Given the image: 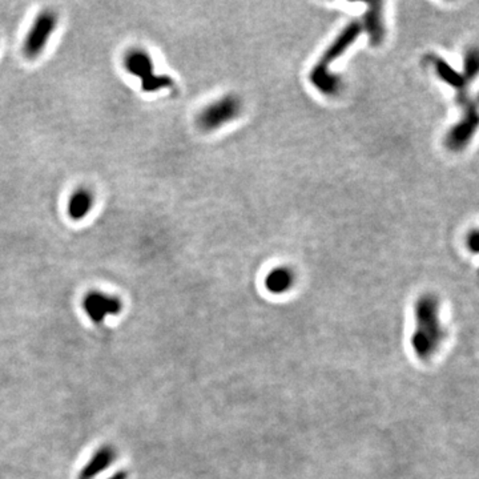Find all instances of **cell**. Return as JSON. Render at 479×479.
I'll return each mask as SVG.
<instances>
[{"label": "cell", "instance_id": "cell-1", "mask_svg": "<svg viewBox=\"0 0 479 479\" xmlns=\"http://www.w3.org/2000/svg\"><path fill=\"white\" fill-rule=\"evenodd\" d=\"M362 31V24L359 21H350L334 39L333 43L324 52L322 58L313 67L309 75L313 85L322 93L332 96L338 93L341 89V80L329 71L331 64L338 59L353 43L357 41Z\"/></svg>", "mask_w": 479, "mask_h": 479}, {"label": "cell", "instance_id": "cell-2", "mask_svg": "<svg viewBox=\"0 0 479 479\" xmlns=\"http://www.w3.org/2000/svg\"><path fill=\"white\" fill-rule=\"evenodd\" d=\"M417 329L413 334L412 344L416 355L427 359L436 353L442 339V328L439 324V302L433 294L422 296L416 304Z\"/></svg>", "mask_w": 479, "mask_h": 479}, {"label": "cell", "instance_id": "cell-3", "mask_svg": "<svg viewBox=\"0 0 479 479\" xmlns=\"http://www.w3.org/2000/svg\"><path fill=\"white\" fill-rule=\"evenodd\" d=\"M432 63L438 76L457 92V103L463 108V118H478L477 102L473 100L469 93L470 83L478 74L479 56L477 49H470L466 52L463 74H458L438 56H432Z\"/></svg>", "mask_w": 479, "mask_h": 479}, {"label": "cell", "instance_id": "cell-4", "mask_svg": "<svg viewBox=\"0 0 479 479\" xmlns=\"http://www.w3.org/2000/svg\"><path fill=\"white\" fill-rule=\"evenodd\" d=\"M125 69L142 80L144 92H157L173 87V80L168 75L155 74V65L151 55L143 48H132L124 56Z\"/></svg>", "mask_w": 479, "mask_h": 479}, {"label": "cell", "instance_id": "cell-5", "mask_svg": "<svg viewBox=\"0 0 479 479\" xmlns=\"http://www.w3.org/2000/svg\"><path fill=\"white\" fill-rule=\"evenodd\" d=\"M58 14L52 10H44L38 15L23 43V55L27 59L34 60L42 55L58 27Z\"/></svg>", "mask_w": 479, "mask_h": 479}, {"label": "cell", "instance_id": "cell-6", "mask_svg": "<svg viewBox=\"0 0 479 479\" xmlns=\"http://www.w3.org/2000/svg\"><path fill=\"white\" fill-rule=\"evenodd\" d=\"M240 99L233 95H228L201 109L197 115L196 124L203 132H212L234 120L240 115Z\"/></svg>", "mask_w": 479, "mask_h": 479}, {"label": "cell", "instance_id": "cell-7", "mask_svg": "<svg viewBox=\"0 0 479 479\" xmlns=\"http://www.w3.org/2000/svg\"><path fill=\"white\" fill-rule=\"evenodd\" d=\"M82 308L95 325H102L109 315H118L122 313L123 302L116 296L93 291L84 296Z\"/></svg>", "mask_w": 479, "mask_h": 479}, {"label": "cell", "instance_id": "cell-8", "mask_svg": "<svg viewBox=\"0 0 479 479\" xmlns=\"http://www.w3.org/2000/svg\"><path fill=\"white\" fill-rule=\"evenodd\" d=\"M478 126V118H462L445 136V146L452 152H462L470 144Z\"/></svg>", "mask_w": 479, "mask_h": 479}, {"label": "cell", "instance_id": "cell-9", "mask_svg": "<svg viewBox=\"0 0 479 479\" xmlns=\"http://www.w3.org/2000/svg\"><path fill=\"white\" fill-rule=\"evenodd\" d=\"M118 456L116 449L112 445H103L100 446L89 458V460L80 470L78 479H96L102 473H104L107 469L111 467V465L115 462Z\"/></svg>", "mask_w": 479, "mask_h": 479}, {"label": "cell", "instance_id": "cell-10", "mask_svg": "<svg viewBox=\"0 0 479 479\" xmlns=\"http://www.w3.org/2000/svg\"><path fill=\"white\" fill-rule=\"evenodd\" d=\"M364 27L369 35L372 45H379L385 39V23H383V3H369L366 14L364 16Z\"/></svg>", "mask_w": 479, "mask_h": 479}, {"label": "cell", "instance_id": "cell-11", "mask_svg": "<svg viewBox=\"0 0 479 479\" xmlns=\"http://www.w3.org/2000/svg\"><path fill=\"white\" fill-rule=\"evenodd\" d=\"M95 205V194L88 188H79L74 190L71 194L68 204H67V213L71 220L80 221L88 216L91 209Z\"/></svg>", "mask_w": 479, "mask_h": 479}, {"label": "cell", "instance_id": "cell-12", "mask_svg": "<svg viewBox=\"0 0 479 479\" xmlns=\"http://www.w3.org/2000/svg\"><path fill=\"white\" fill-rule=\"evenodd\" d=\"M293 281H294V274L293 271L287 267H280L276 268L267 276L265 280V287L267 289L274 294H281L291 289Z\"/></svg>", "mask_w": 479, "mask_h": 479}, {"label": "cell", "instance_id": "cell-13", "mask_svg": "<svg viewBox=\"0 0 479 479\" xmlns=\"http://www.w3.org/2000/svg\"><path fill=\"white\" fill-rule=\"evenodd\" d=\"M466 243H467L469 249L471 250L473 253H477L478 252V232L473 230L471 233H469Z\"/></svg>", "mask_w": 479, "mask_h": 479}, {"label": "cell", "instance_id": "cell-14", "mask_svg": "<svg viewBox=\"0 0 479 479\" xmlns=\"http://www.w3.org/2000/svg\"><path fill=\"white\" fill-rule=\"evenodd\" d=\"M126 477H128V473L122 470V471L115 473L113 476H111V477H109L108 479H126Z\"/></svg>", "mask_w": 479, "mask_h": 479}]
</instances>
